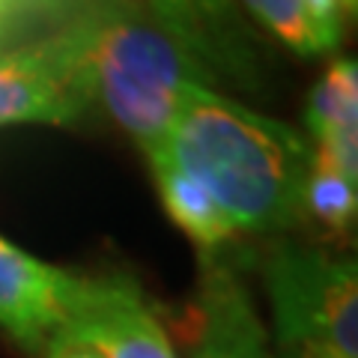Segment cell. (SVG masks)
Listing matches in <instances>:
<instances>
[{"label":"cell","instance_id":"1","mask_svg":"<svg viewBox=\"0 0 358 358\" xmlns=\"http://www.w3.org/2000/svg\"><path fill=\"white\" fill-rule=\"evenodd\" d=\"M162 155L215 200L236 233H272L301 218L310 143L206 84L179 96Z\"/></svg>","mask_w":358,"mask_h":358},{"label":"cell","instance_id":"2","mask_svg":"<svg viewBox=\"0 0 358 358\" xmlns=\"http://www.w3.org/2000/svg\"><path fill=\"white\" fill-rule=\"evenodd\" d=\"M93 102L131 134L147 159L159 155L179 96L212 75L138 0H96L90 51Z\"/></svg>","mask_w":358,"mask_h":358},{"label":"cell","instance_id":"3","mask_svg":"<svg viewBox=\"0 0 358 358\" xmlns=\"http://www.w3.org/2000/svg\"><path fill=\"white\" fill-rule=\"evenodd\" d=\"M278 346H317L358 358V272L352 257L308 245H275L263 263Z\"/></svg>","mask_w":358,"mask_h":358},{"label":"cell","instance_id":"4","mask_svg":"<svg viewBox=\"0 0 358 358\" xmlns=\"http://www.w3.org/2000/svg\"><path fill=\"white\" fill-rule=\"evenodd\" d=\"M93 30L96 0H84L45 36L0 45V126H69L87 114L93 105Z\"/></svg>","mask_w":358,"mask_h":358},{"label":"cell","instance_id":"5","mask_svg":"<svg viewBox=\"0 0 358 358\" xmlns=\"http://www.w3.org/2000/svg\"><path fill=\"white\" fill-rule=\"evenodd\" d=\"M84 275H72L0 236V329L21 350L39 355L72 317Z\"/></svg>","mask_w":358,"mask_h":358},{"label":"cell","instance_id":"6","mask_svg":"<svg viewBox=\"0 0 358 358\" xmlns=\"http://www.w3.org/2000/svg\"><path fill=\"white\" fill-rule=\"evenodd\" d=\"M188 326V358H272L248 284L218 251L203 260Z\"/></svg>","mask_w":358,"mask_h":358},{"label":"cell","instance_id":"7","mask_svg":"<svg viewBox=\"0 0 358 358\" xmlns=\"http://www.w3.org/2000/svg\"><path fill=\"white\" fill-rule=\"evenodd\" d=\"M66 322L99 341L108 358H176L162 320L129 278H84Z\"/></svg>","mask_w":358,"mask_h":358},{"label":"cell","instance_id":"8","mask_svg":"<svg viewBox=\"0 0 358 358\" xmlns=\"http://www.w3.org/2000/svg\"><path fill=\"white\" fill-rule=\"evenodd\" d=\"M209 69L212 78L248 81L254 72L251 30L233 0H138Z\"/></svg>","mask_w":358,"mask_h":358},{"label":"cell","instance_id":"9","mask_svg":"<svg viewBox=\"0 0 358 358\" xmlns=\"http://www.w3.org/2000/svg\"><path fill=\"white\" fill-rule=\"evenodd\" d=\"M305 122L317 150L358 179V66L334 60L308 96Z\"/></svg>","mask_w":358,"mask_h":358},{"label":"cell","instance_id":"10","mask_svg":"<svg viewBox=\"0 0 358 358\" xmlns=\"http://www.w3.org/2000/svg\"><path fill=\"white\" fill-rule=\"evenodd\" d=\"M150 164H152V176H155V185H159L167 215L179 224V230H185L197 242L200 251H206V254L218 251L224 242H230L236 236L233 221L218 209L215 200L194 179H188L179 171L167 155L162 152L152 155Z\"/></svg>","mask_w":358,"mask_h":358},{"label":"cell","instance_id":"11","mask_svg":"<svg viewBox=\"0 0 358 358\" xmlns=\"http://www.w3.org/2000/svg\"><path fill=\"white\" fill-rule=\"evenodd\" d=\"M358 179L346 176L329 155L313 150L310 171L301 188V215H310L331 233H346L355 224Z\"/></svg>","mask_w":358,"mask_h":358},{"label":"cell","instance_id":"12","mask_svg":"<svg viewBox=\"0 0 358 358\" xmlns=\"http://www.w3.org/2000/svg\"><path fill=\"white\" fill-rule=\"evenodd\" d=\"M242 3L248 6V13L263 27L272 30L296 54L313 57V54H326L331 48H338L341 42L310 15L305 0H242Z\"/></svg>","mask_w":358,"mask_h":358},{"label":"cell","instance_id":"13","mask_svg":"<svg viewBox=\"0 0 358 358\" xmlns=\"http://www.w3.org/2000/svg\"><path fill=\"white\" fill-rule=\"evenodd\" d=\"M39 358H108V352L87 331L66 322V326H60L51 334V341L45 343Z\"/></svg>","mask_w":358,"mask_h":358},{"label":"cell","instance_id":"14","mask_svg":"<svg viewBox=\"0 0 358 358\" xmlns=\"http://www.w3.org/2000/svg\"><path fill=\"white\" fill-rule=\"evenodd\" d=\"M305 3L310 9V15L338 39L343 33V18L355 9V0H305Z\"/></svg>","mask_w":358,"mask_h":358},{"label":"cell","instance_id":"15","mask_svg":"<svg viewBox=\"0 0 358 358\" xmlns=\"http://www.w3.org/2000/svg\"><path fill=\"white\" fill-rule=\"evenodd\" d=\"M299 358H341V355H334L329 350H317V346H301V350H296Z\"/></svg>","mask_w":358,"mask_h":358},{"label":"cell","instance_id":"16","mask_svg":"<svg viewBox=\"0 0 358 358\" xmlns=\"http://www.w3.org/2000/svg\"><path fill=\"white\" fill-rule=\"evenodd\" d=\"M272 358H299L296 350H287V346H278V352L272 350Z\"/></svg>","mask_w":358,"mask_h":358}]
</instances>
